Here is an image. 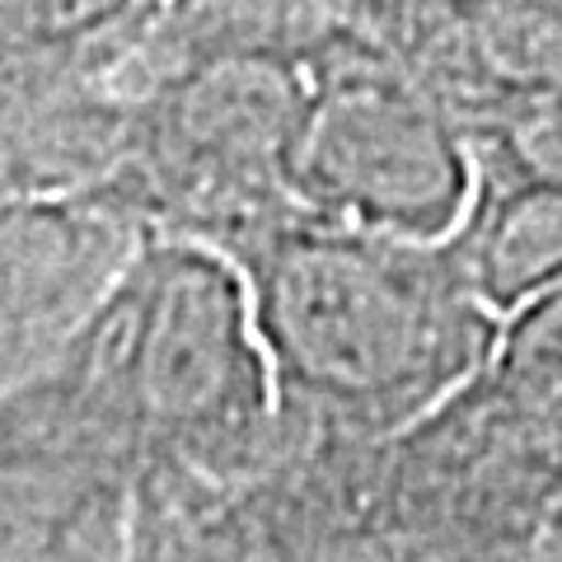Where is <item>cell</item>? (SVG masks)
Returning a JSON list of instances; mask_svg holds the SVG:
<instances>
[{"mask_svg": "<svg viewBox=\"0 0 562 562\" xmlns=\"http://www.w3.org/2000/svg\"><path fill=\"white\" fill-rule=\"evenodd\" d=\"M492 371L549 408H562V281L502 324Z\"/></svg>", "mask_w": 562, "mask_h": 562, "instance_id": "9", "label": "cell"}, {"mask_svg": "<svg viewBox=\"0 0 562 562\" xmlns=\"http://www.w3.org/2000/svg\"><path fill=\"white\" fill-rule=\"evenodd\" d=\"M479 301L506 324L562 281V188L483 173L446 239Z\"/></svg>", "mask_w": 562, "mask_h": 562, "instance_id": "6", "label": "cell"}, {"mask_svg": "<svg viewBox=\"0 0 562 562\" xmlns=\"http://www.w3.org/2000/svg\"><path fill=\"white\" fill-rule=\"evenodd\" d=\"M179 20H202L216 24L221 43L225 38H254V43H291L310 47L314 33L328 24L324 0H173Z\"/></svg>", "mask_w": 562, "mask_h": 562, "instance_id": "10", "label": "cell"}, {"mask_svg": "<svg viewBox=\"0 0 562 562\" xmlns=\"http://www.w3.org/2000/svg\"><path fill=\"white\" fill-rule=\"evenodd\" d=\"M258 328L286 417L384 441L483 375L502 319L446 239H403L295 211L249 254Z\"/></svg>", "mask_w": 562, "mask_h": 562, "instance_id": "1", "label": "cell"}, {"mask_svg": "<svg viewBox=\"0 0 562 562\" xmlns=\"http://www.w3.org/2000/svg\"><path fill=\"white\" fill-rule=\"evenodd\" d=\"M473 165L502 179L562 188V85L502 103L469 127Z\"/></svg>", "mask_w": 562, "mask_h": 562, "instance_id": "7", "label": "cell"}, {"mask_svg": "<svg viewBox=\"0 0 562 562\" xmlns=\"http://www.w3.org/2000/svg\"><path fill=\"white\" fill-rule=\"evenodd\" d=\"M310 103L291 192L305 216L403 239H450L479 183L460 113L394 52L342 24L305 47Z\"/></svg>", "mask_w": 562, "mask_h": 562, "instance_id": "3", "label": "cell"}, {"mask_svg": "<svg viewBox=\"0 0 562 562\" xmlns=\"http://www.w3.org/2000/svg\"><path fill=\"white\" fill-rule=\"evenodd\" d=\"M140 0H0V76L38 57L94 47L132 24Z\"/></svg>", "mask_w": 562, "mask_h": 562, "instance_id": "8", "label": "cell"}, {"mask_svg": "<svg viewBox=\"0 0 562 562\" xmlns=\"http://www.w3.org/2000/svg\"><path fill=\"white\" fill-rule=\"evenodd\" d=\"M539 558H562V436H558V483H553V506L543 516Z\"/></svg>", "mask_w": 562, "mask_h": 562, "instance_id": "11", "label": "cell"}, {"mask_svg": "<svg viewBox=\"0 0 562 562\" xmlns=\"http://www.w3.org/2000/svg\"><path fill=\"white\" fill-rule=\"evenodd\" d=\"M136 262L127 231L61 198L0 202V366L99 319Z\"/></svg>", "mask_w": 562, "mask_h": 562, "instance_id": "4", "label": "cell"}, {"mask_svg": "<svg viewBox=\"0 0 562 562\" xmlns=\"http://www.w3.org/2000/svg\"><path fill=\"white\" fill-rule=\"evenodd\" d=\"M109 357L140 431L221 483L262 479L286 450V403L244 262L211 239H173L103 305Z\"/></svg>", "mask_w": 562, "mask_h": 562, "instance_id": "2", "label": "cell"}, {"mask_svg": "<svg viewBox=\"0 0 562 562\" xmlns=\"http://www.w3.org/2000/svg\"><path fill=\"white\" fill-rule=\"evenodd\" d=\"M403 66L473 127L502 103L562 85V0H473L427 33Z\"/></svg>", "mask_w": 562, "mask_h": 562, "instance_id": "5", "label": "cell"}]
</instances>
